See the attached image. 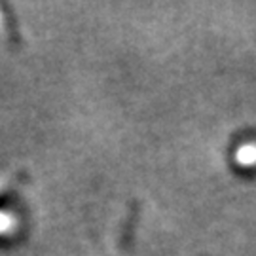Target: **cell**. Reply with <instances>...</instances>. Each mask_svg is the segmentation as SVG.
<instances>
[{
    "mask_svg": "<svg viewBox=\"0 0 256 256\" xmlns=\"http://www.w3.org/2000/svg\"><path fill=\"white\" fill-rule=\"evenodd\" d=\"M239 160H241V162H245V164H248V162H254V160H256V148H252V146L243 148V150L239 152Z\"/></svg>",
    "mask_w": 256,
    "mask_h": 256,
    "instance_id": "obj_1",
    "label": "cell"
}]
</instances>
